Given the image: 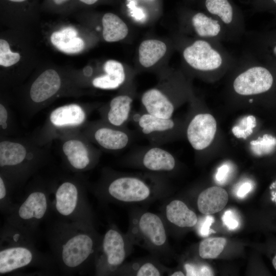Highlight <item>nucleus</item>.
<instances>
[{
  "label": "nucleus",
  "mask_w": 276,
  "mask_h": 276,
  "mask_svg": "<svg viewBox=\"0 0 276 276\" xmlns=\"http://www.w3.org/2000/svg\"><path fill=\"white\" fill-rule=\"evenodd\" d=\"M134 275L137 276H159L163 274L160 268L151 262H145L134 269Z\"/></svg>",
  "instance_id": "nucleus-35"
},
{
  "label": "nucleus",
  "mask_w": 276,
  "mask_h": 276,
  "mask_svg": "<svg viewBox=\"0 0 276 276\" xmlns=\"http://www.w3.org/2000/svg\"><path fill=\"white\" fill-rule=\"evenodd\" d=\"M188 1H192V0H188Z\"/></svg>",
  "instance_id": "nucleus-48"
},
{
  "label": "nucleus",
  "mask_w": 276,
  "mask_h": 276,
  "mask_svg": "<svg viewBox=\"0 0 276 276\" xmlns=\"http://www.w3.org/2000/svg\"><path fill=\"white\" fill-rule=\"evenodd\" d=\"M133 98L127 94L119 95L113 98L108 104L100 109L102 120L119 127H127L132 112Z\"/></svg>",
  "instance_id": "nucleus-20"
},
{
  "label": "nucleus",
  "mask_w": 276,
  "mask_h": 276,
  "mask_svg": "<svg viewBox=\"0 0 276 276\" xmlns=\"http://www.w3.org/2000/svg\"><path fill=\"white\" fill-rule=\"evenodd\" d=\"M202 10L218 20L225 28L228 41H238L246 33L243 13L233 0H198Z\"/></svg>",
  "instance_id": "nucleus-12"
},
{
  "label": "nucleus",
  "mask_w": 276,
  "mask_h": 276,
  "mask_svg": "<svg viewBox=\"0 0 276 276\" xmlns=\"http://www.w3.org/2000/svg\"><path fill=\"white\" fill-rule=\"evenodd\" d=\"M9 1H12V2H21L25 0H9Z\"/></svg>",
  "instance_id": "nucleus-47"
},
{
  "label": "nucleus",
  "mask_w": 276,
  "mask_h": 276,
  "mask_svg": "<svg viewBox=\"0 0 276 276\" xmlns=\"http://www.w3.org/2000/svg\"><path fill=\"white\" fill-rule=\"evenodd\" d=\"M127 254L125 237L114 227H110L102 237L95 256L96 274L106 275L117 273Z\"/></svg>",
  "instance_id": "nucleus-10"
},
{
  "label": "nucleus",
  "mask_w": 276,
  "mask_h": 276,
  "mask_svg": "<svg viewBox=\"0 0 276 276\" xmlns=\"http://www.w3.org/2000/svg\"><path fill=\"white\" fill-rule=\"evenodd\" d=\"M231 70L235 73L232 89L238 96L262 95L270 91L274 85L276 74L247 50L237 58Z\"/></svg>",
  "instance_id": "nucleus-7"
},
{
  "label": "nucleus",
  "mask_w": 276,
  "mask_h": 276,
  "mask_svg": "<svg viewBox=\"0 0 276 276\" xmlns=\"http://www.w3.org/2000/svg\"><path fill=\"white\" fill-rule=\"evenodd\" d=\"M105 74L93 79V85L102 89H114L125 82L126 76L122 64L116 60H109L104 65Z\"/></svg>",
  "instance_id": "nucleus-23"
},
{
  "label": "nucleus",
  "mask_w": 276,
  "mask_h": 276,
  "mask_svg": "<svg viewBox=\"0 0 276 276\" xmlns=\"http://www.w3.org/2000/svg\"><path fill=\"white\" fill-rule=\"evenodd\" d=\"M171 276H184L185 274L181 271H177L175 272H174L171 274H170Z\"/></svg>",
  "instance_id": "nucleus-44"
},
{
  "label": "nucleus",
  "mask_w": 276,
  "mask_h": 276,
  "mask_svg": "<svg viewBox=\"0 0 276 276\" xmlns=\"http://www.w3.org/2000/svg\"><path fill=\"white\" fill-rule=\"evenodd\" d=\"M217 129L215 118L209 113H198L193 116L186 129L187 139L193 148L204 150L213 141Z\"/></svg>",
  "instance_id": "nucleus-19"
},
{
  "label": "nucleus",
  "mask_w": 276,
  "mask_h": 276,
  "mask_svg": "<svg viewBox=\"0 0 276 276\" xmlns=\"http://www.w3.org/2000/svg\"><path fill=\"white\" fill-rule=\"evenodd\" d=\"M43 163L41 155L30 151L22 143L8 140L0 142L1 173L10 181L15 189Z\"/></svg>",
  "instance_id": "nucleus-8"
},
{
  "label": "nucleus",
  "mask_w": 276,
  "mask_h": 276,
  "mask_svg": "<svg viewBox=\"0 0 276 276\" xmlns=\"http://www.w3.org/2000/svg\"><path fill=\"white\" fill-rule=\"evenodd\" d=\"M187 43L182 49V58L195 73L218 77L230 71L237 60L221 42L197 38Z\"/></svg>",
  "instance_id": "nucleus-5"
},
{
  "label": "nucleus",
  "mask_w": 276,
  "mask_h": 276,
  "mask_svg": "<svg viewBox=\"0 0 276 276\" xmlns=\"http://www.w3.org/2000/svg\"><path fill=\"white\" fill-rule=\"evenodd\" d=\"M150 145L162 146L175 138L180 125L172 118H160L142 109L132 111L130 121Z\"/></svg>",
  "instance_id": "nucleus-11"
},
{
  "label": "nucleus",
  "mask_w": 276,
  "mask_h": 276,
  "mask_svg": "<svg viewBox=\"0 0 276 276\" xmlns=\"http://www.w3.org/2000/svg\"><path fill=\"white\" fill-rule=\"evenodd\" d=\"M132 232L150 248H162L167 242L166 230L161 218L151 212H145L133 222Z\"/></svg>",
  "instance_id": "nucleus-18"
},
{
  "label": "nucleus",
  "mask_w": 276,
  "mask_h": 276,
  "mask_svg": "<svg viewBox=\"0 0 276 276\" xmlns=\"http://www.w3.org/2000/svg\"><path fill=\"white\" fill-rule=\"evenodd\" d=\"M50 186L52 212L58 219L93 225L85 185L79 178L65 177Z\"/></svg>",
  "instance_id": "nucleus-4"
},
{
  "label": "nucleus",
  "mask_w": 276,
  "mask_h": 276,
  "mask_svg": "<svg viewBox=\"0 0 276 276\" xmlns=\"http://www.w3.org/2000/svg\"><path fill=\"white\" fill-rule=\"evenodd\" d=\"M8 112L3 104H0V126L1 130H6L8 127Z\"/></svg>",
  "instance_id": "nucleus-40"
},
{
  "label": "nucleus",
  "mask_w": 276,
  "mask_h": 276,
  "mask_svg": "<svg viewBox=\"0 0 276 276\" xmlns=\"http://www.w3.org/2000/svg\"><path fill=\"white\" fill-rule=\"evenodd\" d=\"M129 165L149 172L167 173L174 170L176 160L174 156L160 146L149 145L132 150L126 157Z\"/></svg>",
  "instance_id": "nucleus-13"
},
{
  "label": "nucleus",
  "mask_w": 276,
  "mask_h": 276,
  "mask_svg": "<svg viewBox=\"0 0 276 276\" xmlns=\"http://www.w3.org/2000/svg\"><path fill=\"white\" fill-rule=\"evenodd\" d=\"M249 4L254 12H267L273 15L276 22V0H249Z\"/></svg>",
  "instance_id": "nucleus-34"
},
{
  "label": "nucleus",
  "mask_w": 276,
  "mask_h": 276,
  "mask_svg": "<svg viewBox=\"0 0 276 276\" xmlns=\"http://www.w3.org/2000/svg\"><path fill=\"white\" fill-rule=\"evenodd\" d=\"M60 86L61 79L57 72L47 70L32 83L30 90V98L36 104L43 103L54 96Z\"/></svg>",
  "instance_id": "nucleus-22"
},
{
  "label": "nucleus",
  "mask_w": 276,
  "mask_h": 276,
  "mask_svg": "<svg viewBox=\"0 0 276 276\" xmlns=\"http://www.w3.org/2000/svg\"><path fill=\"white\" fill-rule=\"evenodd\" d=\"M87 116L85 109L81 106L70 104L53 110L50 114L49 121L51 125L57 128H75L83 125Z\"/></svg>",
  "instance_id": "nucleus-21"
},
{
  "label": "nucleus",
  "mask_w": 276,
  "mask_h": 276,
  "mask_svg": "<svg viewBox=\"0 0 276 276\" xmlns=\"http://www.w3.org/2000/svg\"><path fill=\"white\" fill-rule=\"evenodd\" d=\"M20 55L12 52L8 42L3 39L0 40V64L5 67L10 66L19 61Z\"/></svg>",
  "instance_id": "nucleus-32"
},
{
  "label": "nucleus",
  "mask_w": 276,
  "mask_h": 276,
  "mask_svg": "<svg viewBox=\"0 0 276 276\" xmlns=\"http://www.w3.org/2000/svg\"><path fill=\"white\" fill-rule=\"evenodd\" d=\"M90 142L84 139L71 138L62 145L64 158L67 167L76 172H81L94 167L97 164L100 152Z\"/></svg>",
  "instance_id": "nucleus-15"
},
{
  "label": "nucleus",
  "mask_w": 276,
  "mask_h": 276,
  "mask_svg": "<svg viewBox=\"0 0 276 276\" xmlns=\"http://www.w3.org/2000/svg\"><path fill=\"white\" fill-rule=\"evenodd\" d=\"M256 125L254 116L250 115L241 119L232 128L233 134L238 139H245L251 134Z\"/></svg>",
  "instance_id": "nucleus-31"
},
{
  "label": "nucleus",
  "mask_w": 276,
  "mask_h": 276,
  "mask_svg": "<svg viewBox=\"0 0 276 276\" xmlns=\"http://www.w3.org/2000/svg\"><path fill=\"white\" fill-rule=\"evenodd\" d=\"M77 30L71 27L54 32L51 36L52 44L59 50L67 54H75L84 48V41L77 37Z\"/></svg>",
  "instance_id": "nucleus-26"
},
{
  "label": "nucleus",
  "mask_w": 276,
  "mask_h": 276,
  "mask_svg": "<svg viewBox=\"0 0 276 276\" xmlns=\"http://www.w3.org/2000/svg\"><path fill=\"white\" fill-rule=\"evenodd\" d=\"M185 85L180 79H173L146 90L141 98L142 109L158 117L172 118L181 93L185 92Z\"/></svg>",
  "instance_id": "nucleus-9"
},
{
  "label": "nucleus",
  "mask_w": 276,
  "mask_h": 276,
  "mask_svg": "<svg viewBox=\"0 0 276 276\" xmlns=\"http://www.w3.org/2000/svg\"><path fill=\"white\" fill-rule=\"evenodd\" d=\"M252 185L249 182H245L241 184L238 188L236 195L238 197L242 198L244 197L252 189Z\"/></svg>",
  "instance_id": "nucleus-41"
},
{
  "label": "nucleus",
  "mask_w": 276,
  "mask_h": 276,
  "mask_svg": "<svg viewBox=\"0 0 276 276\" xmlns=\"http://www.w3.org/2000/svg\"><path fill=\"white\" fill-rule=\"evenodd\" d=\"M231 172V167L228 164H224L219 167L215 175L216 181L222 184L224 183L228 178Z\"/></svg>",
  "instance_id": "nucleus-39"
},
{
  "label": "nucleus",
  "mask_w": 276,
  "mask_h": 276,
  "mask_svg": "<svg viewBox=\"0 0 276 276\" xmlns=\"http://www.w3.org/2000/svg\"><path fill=\"white\" fill-rule=\"evenodd\" d=\"M103 37L107 42H116L125 38L128 28L124 21L112 13H105L102 19Z\"/></svg>",
  "instance_id": "nucleus-28"
},
{
  "label": "nucleus",
  "mask_w": 276,
  "mask_h": 276,
  "mask_svg": "<svg viewBox=\"0 0 276 276\" xmlns=\"http://www.w3.org/2000/svg\"><path fill=\"white\" fill-rule=\"evenodd\" d=\"M84 73L85 75L89 76L92 73V70L89 66L86 67L84 70Z\"/></svg>",
  "instance_id": "nucleus-42"
},
{
  "label": "nucleus",
  "mask_w": 276,
  "mask_h": 276,
  "mask_svg": "<svg viewBox=\"0 0 276 276\" xmlns=\"http://www.w3.org/2000/svg\"><path fill=\"white\" fill-rule=\"evenodd\" d=\"M87 134L90 141L109 151L126 148L132 143L135 135L127 127H116L102 120L90 124Z\"/></svg>",
  "instance_id": "nucleus-14"
},
{
  "label": "nucleus",
  "mask_w": 276,
  "mask_h": 276,
  "mask_svg": "<svg viewBox=\"0 0 276 276\" xmlns=\"http://www.w3.org/2000/svg\"><path fill=\"white\" fill-rule=\"evenodd\" d=\"M29 268L39 269L43 274L57 270L52 256L37 249L34 235L5 222L0 233V275Z\"/></svg>",
  "instance_id": "nucleus-2"
},
{
  "label": "nucleus",
  "mask_w": 276,
  "mask_h": 276,
  "mask_svg": "<svg viewBox=\"0 0 276 276\" xmlns=\"http://www.w3.org/2000/svg\"><path fill=\"white\" fill-rule=\"evenodd\" d=\"M188 28L197 38L222 42L228 41L226 31L215 17L204 11L186 9L183 14Z\"/></svg>",
  "instance_id": "nucleus-17"
},
{
  "label": "nucleus",
  "mask_w": 276,
  "mask_h": 276,
  "mask_svg": "<svg viewBox=\"0 0 276 276\" xmlns=\"http://www.w3.org/2000/svg\"><path fill=\"white\" fill-rule=\"evenodd\" d=\"M166 44L157 39H147L141 42L139 48V61L144 67L154 65L165 54Z\"/></svg>",
  "instance_id": "nucleus-27"
},
{
  "label": "nucleus",
  "mask_w": 276,
  "mask_h": 276,
  "mask_svg": "<svg viewBox=\"0 0 276 276\" xmlns=\"http://www.w3.org/2000/svg\"><path fill=\"white\" fill-rule=\"evenodd\" d=\"M184 268L187 276H211L214 275L211 268L205 265L187 263Z\"/></svg>",
  "instance_id": "nucleus-36"
},
{
  "label": "nucleus",
  "mask_w": 276,
  "mask_h": 276,
  "mask_svg": "<svg viewBox=\"0 0 276 276\" xmlns=\"http://www.w3.org/2000/svg\"><path fill=\"white\" fill-rule=\"evenodd\" d=\"M161 181L153 175H132L105 172L96 189L104 199L122 202H139L148 199Z\"/></svg>",
  "instance_id": "nucleus-6"
},
{
  "label": "nucleus",
  "mask_w": 276,
  "mask_h": 276,
  "mask_svg": "<svg viewBox=\"0 0 276 276\" xmlns=\"http://www.w3.org/2000/svg\"><path fill=\"white\" fill-rule=\"evenodd\" d=\"M15 188L10 180L0 173V210L5 216L12 209L15 202L13 200Z\"/></svg>",
  "instance_id": "nucleus-30"
},
{
  "label": "nucleus",
  "mask_w": 276,
  "mask_h": 276,
  "mask_svg": "<svg viewBox=\"0 0 276 276\" xmlns=\"http://www.w3.org/2000/svg\"><path fill=\"white\" fill-rule=\"evenodd\" d=\"M214 222V218L210 215H206V216L199 222L198 226V233L200 236L205 237L210 234V226Z\"/></svg>",
  "instance_id": "nucleus-37"
},
{
  "label": "nucleus",
  "mask_w": 276,
  "mask_h": 276,
  "mask_svg": "<svg viewBox=\"0 0 276 276\" xmlns=\"http://www.w3.org/2000/svg\"><path fill=\"white\" fill-rule=\"evenodd\" d=\"M226 241L224 238H209L199 245V255L204 259H215L223 250Z\"/></svg>",
  "instance_id": "nucleus-29"
},
{
  "label": "nucleus",
  "mask_w": 276,
  "mask_h": 276,
  "mask_svg": "<svg viewBox=\"0 0 276 276\" xmlns=\"http://www.w3.org/2000/svg\"><path fill=\"white\" fill-rule=\"evenodd\" d=\"M67 0H53L54 3L57 5H60L62 4L63 3L65 2Z\"/></svg>",
  "instance_id": "nucleus-45"
},
{
  "label": "nucleus",
  "mask_w": 276,
  "mask_h": 276,
  "mask_svg": "<svg viewBox=\"0 0 276 276\" xmlns=\"http://www.w3.org/2000/svg\"><path fill=\"white\" fill-rule=\"evenodd\" d=\"M222 220L224 224L230 230L235 229L239 226V222L231 210H227L224 212Z\"/></svg>",
  "instance_id": "nucleus-38"
},
{
  "label": "nucleus",
  "mask_w": 276,
  "mask_h": 276,
  "mask_svg": "<svg viewBox=\"0 0 276 276\" xmlns=\"http://www.w3.org/2000/svg\"><path fill=\"white\" fill-rule=\"evenodd\" d=\"M272 264L275 269L276 270V255L274 256L272 260Z\"/></svg>",
  "instance_id": "nucleus-46"
},
{
  "label": "nucleus",
  "mask_w": 276,
  "mask_h": 276,
  "mask_svg": "<svg viewBox=\"0 0 276 276\" xmlns=\"http://www.w3.org/2000/svg\"><path fill=\"white\" fill-rule=\"evenodd\" d=\"M275 144V140L269 136L264 135L262 138L250 142V149L253 153L262 155L269 152Z\"/></svg>",
  "instance_id": "nucleus-33"
},
{
  "label": "nucleus",
  "mask_w": 276,
  "mask_h": 276,
  "mask_svg": "<svg viewBox=\"0 0 276 276\" xmlns=\"http://www.w3.org/2000/svg\"><path fill=\"white\" fill-rule=\"evenodd\" d=\"M81 2L87 5H93L98 1V0H80Z\"/></svg>",
  "instance_id": "nucleus-43"
},
{
  "label": "nucleus",
  "mask_w": 276,
  "mask_h": 276,
  "mask_svg": "<svg viewBox=\"0 0 276 276\" xmlns=\"http://www.w3.org/2000/svg\"><path fill=\"white\" fill-rule=\"evenodd\" d=\"M47 238L57 270L71 275L94 265L102 237L93 225L57 219L49 225Z\"/></svg>",
  "instance_id": "nucleus-1"
},
{
  "label": "nucleus",
  "mask_w": 276,
  "mask_h": 276,
  "mask_svg": "<svg viewBox=\"0 0 276 276\" xmlns=\"http://www.w3.org/2000/svg\"><path fill=\"white\" fill-rule=\"evenodd\" d=\"M227 192L219 187H212L202 191L197 199L199 212L204 215H211L220 212L228 202Z\"/></svg>",
  "instance_id": "nucleus-24"
},
{
  "label": "nucleus",
  "mask_w": 276,
  "mask_h": 276,
  "mask_svg": "<svg viewBox=\"0 0 276 276\" xmlns=\"http://www.w3.org/2000/svg\"><path fill=\"white\" fill-rule=\"evenodd\" d=\"M246 49L276 74V27L268 30L246 32Z\"/></svg>",
  "instance_id": "nucleus-16"
},
{
  "label": "nucleus",
  "mask_w": 276,
  "mask_h": 276,
  "mask_svg": "<svg viewBox=\"0 0 276 276\" xmlns=\"http://www.w3.org/2000/svg\"><path fill=\"white\" fill-rule=\"evenodd\" d=\"M165 213L170 223L180 227H193L198 222L196 214L180 200L170 201L166 205Z\"/></svg>",
  "instance_id": "nucleus-25"
},
{
  "label": "nucleus",
  "mask_w": 276,
  "mask_h": 276,
  "mask_svg": "<svg viewBox=\"0 0 276 276\" xmlns=\"http://www.w3.org/2000/svg\"><path fill=\"white\" fill-rule=\"evenodd\" d=\"M51 193L50 183L39 181L31 185L6 215L5 222L34 236L52 211Z\"/></svg>",
  "instance_id": "nucleus-3"
}]
</instances>
